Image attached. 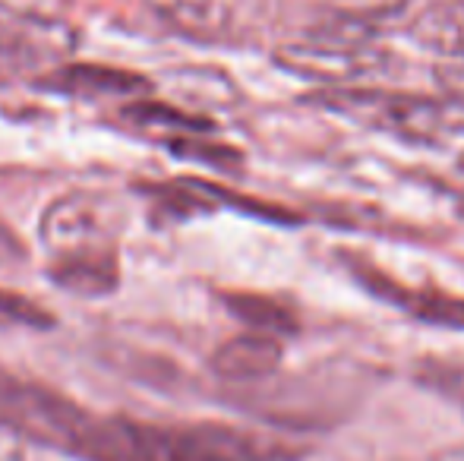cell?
I'll return each instance as SVG.
<instances>
[{
	"label": "cell",
	"mask_w": 464,
	"mask_h": 461,
	"mask_svg": "<svg viewBox=\"0 0 464 461\" xmlns=\"http://www.w3.org/2000/svg\"><path fill=\"white\" fill-rule=\"evenodd\" d=\"M168 25L202 42L237 38L253 19V0H146Z\"/></svg>",
	"instance_id": "3"
},
{
	"label": "cell",
	"mask_w": 464,
	"mask_h": 461,
	"mask_svg": "<svg viewBox=\"0 0 464 461\" xmlns=\"http://www.w3.org/2000/svg\"><path fill=\"white\" fill-rule=\"evenodd\" d=\"M440 82H442V89L449 92V99L464 105V61L442 67L440 70Z\"/></svg>",
	"instance_id": "14"
},
{
	"label": "cell",
	"mask_w": 464,
	"mask_h": 461,
	"mask_svg": "<svg viewBox=\"0 0 464 461\" xmlns=\"http://www.w3.org/2000/svg\"><path fill=\"white\" fill-rule=\"evenodd\" d=\"M61 89H73V92H89V95H123V92H136L146 82L136 80L130 73L121 70H102V67H80V70H67L61 76Z\"/></svg>",
	"instance_id": "9"
},
{
	"label": "cell",
	"mask_w": 464,
	"mask_h": 461,
	"mask_svg": "<svg viewBox=\"0 0 464 461\" xmlns=\"http://www.w3.org/2000/svg\"><path fill=\"white\" fill-rule=\"evenodd\" d=\"M278 63L300 76L323 82H348L361 80L367 73H376L382 54L367 48H357L348 42H313V44H291L278 51Z\"/></svg>",
	"instance_id": "4"
},
{
	"label": "cell",
	"mask_w": 464,
	"mask_h": 461,
	"mask_svg": "<svg viewBox=\"0 0 464 461\" xmlns=\"http://www.w3.org/2000/svg\"><path fill=\"white\" fill-rule=\"evenodd\" d=\"M25 259V246L19 240V234L10 228V225L0 218V269L4 265H16Z\"/></svg>",
	"instance_id": "12"
},
{
	"label": "cell",
	"mask_w": 464,
	"mask_h": 461,
	"mask_svg": "<svg viewBox=\"0 0 464 461\" xmlns=\"http://www.w3.org/2000/svg\"><path fill=\"white\" fill-rule=\"evenodd\" d=\"M316 101L329 111L351 117L363 127L392 133L404 142H417V146L430 149L464 146V105L452 99L332 86L319 92Z\"/></svg>",
	"instance_id": "2"
},
{
	"label": "cell",
	"mask_w": 464,
	"mask_h": 461,
	"mask_svg": "<svg viewBox=\"0 0 464 461\" xmlns=\"http://www.w3.org/2000/svg\"><path fill=\"white\" fill-rule=\"evenodd\" d=\"M174 152L178 155H187V158H199V161H208V165H234L240 161V155L227 146H206V142H196V139H180L174 142Z\"/></svg>",
	"instance_id": "11"
},
{
	"label": "cell",
	"mask_w": 464,
	"mask_h": 461,
	"mask_svg": "<svg viewBox=\"0 0 464 461\" xmlns=\"http://www.w3.org/2000/svg\"><path fill=\"white\" fill-rule=\"evenodd\" d=\"M0 461H25V437L0 420Z\"/></svg>",
	"instance_id": "13"
},
{
	"label": "cell",
	"mask_w": 464,
	"mask_h": 461,
	"mask_svg": "<svg viewBox=\"0 0 464 461\" xmlns=\"http://www.w3.org/2000/svg\"><path fill=\"white\" fill-rule=\"evenodd\" d=\"M48 253V275L80 297L114 294L121 284L117 206L92 190H73L54 199L38 222Z\"/></svg>",
	"instance_id": "1"
},
{
	"label": "cell",
	"mask_w": 464,
	"mask_h": 461,
	"mask_svg": "<svg viewBox=\"0 0 464 461\" xmlns=\"http://www.w3.org/2000/svg\"><path fill=\"white\" fill-rule=\"evenodd\" d=\"M433 461H464V446H452V449H442Z\"/></svg>",
	"instance_id": "15"
},
{
	"label": "cell",
	"mask_w": 464,
	"mask_h": 461,
	"mask_svg": "<svg viewBox=\"0 0 464 461\" xmlns=\"http://www.w3.org/2000/svg\"><path fill=\"white\" fill-rule=\"evenodd\" d=\"M225 303L240 322L253 329V332H266V335H294L297 332V316L294 310H287L285 303L272 301L266 294H225Z\"/></svg>",
	"instance_id": "8"
},
{
	"label": "cell",
	"mask_w": 464,
	"mask_h": 461,
	"mask_svg": "<svg viewBox=\"0 0 464 461\" xmlns=\"http://www.w3.org/2000/svg\"><path fill=\"white\" fill-rule=\"evenodd\" d=\"M361 282L367 284L376 297L408 310L414 320L430 322V326H446V329H464V301L461 297L436 294V291H404L401 284H392L379 272H361Z\"/></svg>",
	"instance_id": "6"
},
{
	"label": "cell",
	"mask_w": 464,
	"mask_h": 461,
	"mask_svg": "<svg viewBox=\"0 0 464 461\" xmlns=\"http://www.w3.org/2000/svg\"><path fill=\"white\" fill-rule=\"evenodd\" d=\"M411 35L436 54L464 61V0L430 4L411 25Z\"/></svg>",
	"instance_id": "7"
},
{
	"label": "cell",
	"mask_w": 464,
	"mask_h": 461,
	"mask_svg": "<svg viewBox=\"0 0 464 461\" xmlns=\"http://www.w3.org/2000/svg\"><path fill=\"white\" fill-rule=\"evenodd\" d=\"M281 357H285V348H281L278 335L246 332L215 351L212 370L225 382H256L276 373L281 367Z\"/></svg>",
	"instance_id": "5"
},
{
	"label": "cell",
	"mask_w": 464,
	"mask_h": 461,
	"mask_svg": "<svg viewBox=\"0 0 464 461\" xmlns=\"http://www.w3.org/2000/svg\"><path fill=\"white\" fill-rule=\"evenodd\" d=\"M0 322L29 326V329H51L54 326V316H51L42 303L32 301V297L0 288Z\"/></svg>",
	"instance_id": "10"
}]
</instances>
